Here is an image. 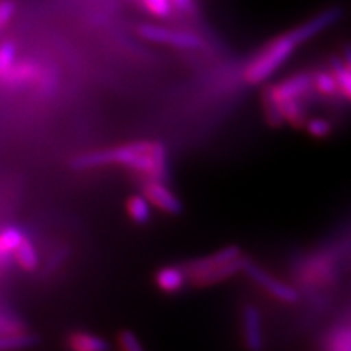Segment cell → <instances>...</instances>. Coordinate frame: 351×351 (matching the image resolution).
<instances>
[{
    "label": "cell",
    "instance_id": "1",
    "mask_svg": "<svg viewBox=\"0 0 351 351\" xmlns=\"http://www.w3.org/2000/svg\"><path fill=\"white\" fill-rule=\"evenodd\" d=\"M107 166L125 167L142 176V179L164 180L169 171L167 149L161 142L136 141L86 152L72 160V167L76 170H91Z\"/></svg>",
    "mask_w": 351,
    "mask_h": 351
},
{
    "label": "cell",
    "instance_id": "2",
    "mask_svg": "<svg viewBox=\"0 0 351 351\" xmlns=\"http://www.w3.org/2000/svg\"><path fill=\"white\" fill-rule=\"evenodd\" d=\"M304 43H307V38L299 25L274 38L246 64L245 81L249 85H259L268 81Z\"/></svg>",
    "mask_w": 351,
    "mask_h": 351
},
{
    "label": "cell",
    "instance_id": "3",
    "mask_svg": "<svg viewBox=\"0 0 351 351\" xmlns=\"http://www.w3.org/2000/svg\"><path fill=\"white\" fill-rule=\"evenodd\" d=\"M247 256L239 246H227L214 254L183 265L188 282L193 287H210L236 276L243 269Z\"/></svg>",
    "mask_w": 351,
    "mask_h": 351
},
{
    "label": "cell",
    "instance_id": "4",
    "mask_svg": "<svg viewBox=\"0 0 351 351\" xmlns=\"http://www.w3.org/2000/svg\"><path fill=\"white\" fill-rule=\"evenodd\" d=\"M241 272H245L261 290H263L268 295H271L272 299L282 303H289V304L299 302V293L293 287V285L280 280L276 276H272L271 272L263 269L252 259L249 258L246 259Z\"/></svg>",
    "mask_w": 351,
    "mask_h": 351
},
{
    "label": "cell",
    "instance_id": "5",
    "mask_svg": "<svg viewBox=\"0 0 351 351\" xmlns=\"http://www.w3.org/2000/svg\"><path fill=\"white\" fill-rule=\"evenodd\" d=\"M138 36L149 43L171 46L180 50H197L204 46L202 38L193 32L173 29L157 24H142L138 28Z\"/></svg>",
    "mask_w": 351,
    "mask_h": 351
},
{
    "label": "cell",
    "instance_id": "6",
    "mask_svg": "<svg viewBox=\"0 0 351 351\" xmlns=\"http://www.w3.org/2000/svg\"><path fill=\"white\" fill-rule=\"evenodd\" d=\"M43 64L34 59H16L2 80L0 90L3 91H22L25 88L36 86Z\"/></svg>",
    "mask_w": 351,
    "mask_h": 351
},
{
    "label": "cell",
    "instance_id": "7",
    "mask_svg": "<svg viewBox=\"0 0 351 351\" xmlns=\"http://www.w3.org/2000/svg\"><path fill=\"white\" fill-rule=\"evenodd\" d=\"M142 195L151 206L169 215H179L183 211V202L162 179H142Z\"/></svg>",
    "mask_w": 351,
    "mask_h": 351
},
{
    "label": "cell",
    "instance_id": "8",
    "mask_svg": "<svg viewBox=\"0 0 351 351\" xmlns=\"http://www.w3.org/2000/svg\"><path fill=\"white\" fill-rule=\"evenodd\" d=\"M241 332L243 341L249 350H261L263 347V331L261 312L254 304H245L241 309Z\"/></svg>",
    "mask_w": 351,
    "mask_h": 351
},
{
    "label": "cell",
    "instance_id": "9",
    "mask_svg": "<svg viewBox=\"0 0 351 351\" xmlns=\"http://www.w3.org/2000/svg\"><path fill=\"white\" fill-rule=\"evenodd\" d=\"M25 237L24 230L16 226L0 228V269H8L14 265V252Z\"/></svg>",
    "mask_w": 351,
    "mask_h": 351
},
{
    "label": "cell",
    "instance_id": "10",
    "mask_svg": "<svg viewBox=\"0 0 351 351\" xmlns=\"http://www.w3.org/2000/svg\"><path fill=\"white\" fill-rule=\"evenodd\" d=\"M154 281H156L160 291L166 294H178L188 284V276H186L183 267L166 265L156 272Z\"/></svg>",
    "mask_w": 351,
    "mask_h": 351
},
{
    "label": "cell",
    "instance_id": "11",
    "mask_svg": "<svg viewBox=\"0 0 351 351\" xmlns=\"http://www.w3.org/2000/svg\"><path fill=\"white\" fill-rule=\"evenodd\" d=\"M14 263L25 272H34L38 268L40 256L37 247L32 241L25 237L22 240V243L15 249L14 252Z\"/></svg>",
    "mask_w": 351,
    "mask_h": 351
},
{
    "label": "cell",
    "instance_id": "12",
    "mask_svg": "<svg viewBox=\"0 0 351 351\" xmlns=\"http://www.w3.org/2000/svg\"><path fill=\"white\" fill-rule=\"evenodd\" d=\"M68 346L75 351H104L108 350V343L104 338L91 332L76 331L68 337Z\"/></svg>",
    "mask_w": 351,
    "mask_h": 351
},
{
    "label": "cell",
    "instance_id": "13",
    "mask_svg": "<svg viewBox=\"0 0 351 351\" xmlns=\"http://www.w3.org/2000/svg\"><path fill=\"white\" fill-rule=\"evenodd\" d=\"M125 206H126L128 217L135 224L145 226L149 223L151 215H152L151 214V204L148 202V199L144 195L139 193V195L129 196Z\"/></svg>",
    "mask_w": 351,
    "mask_h": 351
},
{
    "label": "cell",
    "instance_id": "14",
    "mask_svg": "<svg viewBox=\"0 0 351 351\" xmlns=\"http://www.w3.org/2000/svg\"><path fill=\"white\" fill-rule=\"evenodd\" d=\"M325 348L332 351H351V325L337 326L328 332Z\"/></svg>",
    "mask_w": 351,
    "mask_h": 351
},
{
    "label": "cell",
    "instance_id": "15",
    "mask_svg": "<svg viewBox=\"0 0 351 351\" xmlns=\"http://www.w3.org/2000/svg\"><path fill=\"white\" fill-rule=\"evenodd\" d=\"M313 91L324 97H341L338 91V85L331 71H319L312 73Z\"/></svg>",
    "mask_w": 351,
    "mask_h": 351
},
{
    "label": "cell",
    "instance_id": "16",
    "mask_svg": "<svg viewBox=\"0 0 351 351\" xmlns=\"http://www.w3.org/2000/svg\"><path fill=\"white\" fill-rule=\"evenodd\" d=\"M329 71L332 72L337 81L339 95L351 101V72L343 64L341 59L338 58H334L331 60V68H329Z\"/></svg>",
    "mask_w": 351,
    "mask_h": 351
},
{
    "label": "cell",
    "instance_id": "17",
    "mask_svg": "<svg viewBox=\"0 0 351 351\" xmlns=\"http://www.w3.org/2000/svg\"><path fill=\"white\" fill-rule=\"evenodd\" d=\"M18 59V47L12 40H6L0 43V80L5 73L12 68V64Z\"/></svg>",
    "mask_w": 351,
    "mask_h": 351
},
{
    "label": "cell",
    "instance_id": "18",
    "mask_svg": "<svg viewBox=\"0 0 351 351\" xmlns=\"http://www.w3.org/2000/svg\"><path fill=\"white\" fill-rule=\"evenodd\" d=\"M303 129L313 138H326L332 134V123L324 117H307Z\"/></svg>",
    "mask_w": 351,
    "mask_h": 351
},
{
    "label": "cell",
    "instance_id": "19",
    "mask_svg": "<svg viewBox=\"0 0 351 351\" xmlns=\"http://www.w3.org/2000/svg\"><path fill=\"white\" fill-rule=\"evenodd\" d=\"M141 5L156 18H167L173 10L171 0H141Z\"/></svg>",
    "mask_w": 351,
    "mask_h": 351
},
{
    "label": "cell",
    "instance_id": "20",
    "mask_svg": "<svg viewBox=\"0 0 351 351\" xmlns=\"http://www.w3.org/2000/svg\"><path fill=\"white\" fill-rule=\"evenodd\" d=\"M117 343H119V347L125 350V351H141V350H144V346H142V343L139 341V338L134 332L129 331V329H125V331L119 334Z\"/></svg>",
    "mask_w": 351,
    "mask_h": 351
},
{
    "label": "cell",
    "instance_id": "21",
    "mask_svg": "<svg viewBox=\"0 0 351 351\" xmlns=\"http://www.w3.org/2000/svg\"><path fill=\"white\" fill-rule=\"evenodd\" d=\"M16 12V6L12 0H0V32H2L9 22L12 21Z\"/></svg>",
    "mask_w": 351,
    "mask_h": 351
},
{
    "label": "cell",
    "instance_id": "22",
    "mask_svg": "<svg viewBox=\"0 0 351 351\" xmlns=\"http://www.w3.org/2000/svg\"><path fill=\"white\" fill-rule=\"evenodd\" d=\"M171 6L178 10H182V12H186V10L191 9L192 0H171Z\"/></svg>",
    "mask_w": 351,
    "mask_h": 351
},
{
    "label": "cell",
    "instance_id": "23",
    "mask_svg": "<svg viewBox=\"0 0 351 351\" xmlns=\"http://www.w3.org/2000/svg\"><path fill=\"white\" fill-rule=\"evenodd\" d=\"M343 64L351 72V46H346L343 51V58H341Z\"/></svg>",
    "mask_w": 351,
    "mask_h": 351
}]
</instances>
